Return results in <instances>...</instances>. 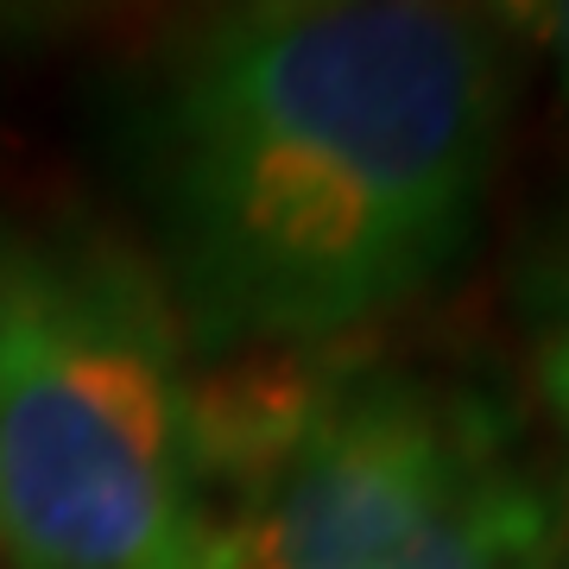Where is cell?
I'll return each mask as SVG.
<instances>
[{"mask_svg": "<svg viewBox=\"0 0 569 569\" xmlns=\"http://www.w3.org/2000/svg\"><path fill=\"white\" fill-rule=\"evenodd\" d=\"M209 387V569H545L569 475L481 373L392 355L253 361Z\"/></svg>", "mask_w": 569, "mask_h": 569, "instance_id": "7a4b0ae2", "label": "cell"}, {"mask_svg": "<svg viewBox=\"0 0 569 569\" xmlns=\"http://www.w3.org/2000/svg\"><path fill=\"white\" fill-rule=\"evenodd\" d=\"M209 380L127 234L0 209L7 569H209Z\"/></svg>", "mask_w": 569, "mask_h": 569, "instance_id": "3957f363", "label": "cell"}, {"mask_svg": "<svg viewBox=\"0 0 569 569\" xmlns=\"http://www.w3.org/2000/svg\"><path fill=\"white\" fill-rule=\"evenodd\" d=\"M545 569H569V531H563V545H557V557H550Z\"/></svg>", "mask_w": 569, "mask_h": 569, "instance_id": "8992f818", "label": "cell"}, {"mask_svg": "<svg viewBox=\"0 0 569 569\" xmlns=\"http://www.w3.org/2000/svg\"><path fill=\"white\" fill-rule=\"evenodd\" d=\"M512 329L526 355L531 418L569 475V183L512 266Z\"/></svg>", "mask_w": 569, "mask_h": 569, "instance_id": "277c9868", "label": "cell"}, {"mask_svg": "<svg viewBox=\"0 0 569 569\" xmlns=\"http://www.w3.org/2000/svg\"><path fill=\"white\" fill-rule=\"evenodd\" d=\"M519 58L488 7L247 0L108 82V152L197 367L336 355L456 279Z\"/></svg>", "mask_w": 569, "mask_h": 569, "instance_id": "6da1fadb", "label": "cell"}, {"mask_svg": "<svg viewBox=\"0 0 569 569\" xmlns=\"http://www.w3.org/2000/svg\"><path fill=\"white\" fill-rule=\"evenodd\" d=\"M488 20L512 44V58L538 63V77L550 82V102L569 121V0H512V7H488Z\"/></svg>", "mask_w": 569, "mask_h": 569, "instance_id": "5b68a950", "label": "cell"}]
</instances>
